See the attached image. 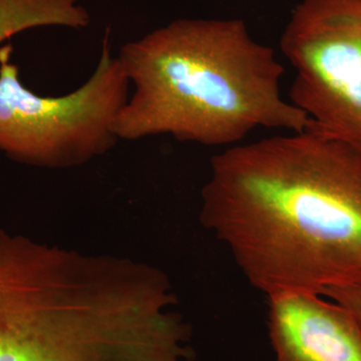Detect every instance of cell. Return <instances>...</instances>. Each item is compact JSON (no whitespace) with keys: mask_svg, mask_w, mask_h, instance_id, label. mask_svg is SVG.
<instances>
[{"mask_svg":"<svg viewBox=\"0 0 361 361\" xmlns=\"http://www.w3.org/2000/svg\"><path fill=\"white\" fill-rule=\"evenodd\" d=\"M200 220L270 297L361 282V152L310 125L211 160Z\"/></svg>","mask_w":361,"mask_h":361,"instance_id":"cell-1","label":"cell"},{"mask_svg":"<svg viewBox=\"0 0 361 361\" xmlns=\"http://www.w3.org/2000/svg\"><path fill=\"white\" fill-rule=\"evenodd\" d=\"M133 92L118 139L168 135L235 146L259 128L300 132L310 118L281 96L283 65L238 18H182L127 42L118 56Z\"/></svg>","mask_w":361,"mask_h":361,"instance_id":"cell-2","label":"cell"},{"mask_svg":"<svg viewBox=\"0 0 361 361\" xmlns=\"http://www.w3.org/2000/svg\"><path fill=\"white\" fill-rule=\"evenodd\" d=\"M13 47L0 49V151L14 161L47 169L84 165L118 141L116 120L130 96V82L103 40L96 70L78 89L44 97L21 82Z\"/></svg>","mask_w":361,"mask_h":361,"instance_id":"cell-3","label":"cell"},{"mask_svg":"<svg viewBox=\"0 0 361 361\" xmlns=\"http://www.w3.org/2000/svg\"><path fill=\"white\" fill-rule=\"evenodd\" d=\"M280 49L295 73L289 101L361 152V0H300Z\"/></svg>","mask_w":361,"mask_h":361,"instance_id":"cell-4","label":"cell"},{"mask_svg":"<svg viewBox=\"0 0 361 361\" xmlns=\"http://www.w3.org/2000/svg\"><path fill=\"white\" fill-rule=\"evenodd\" d=\"M274 361H361V329L344 306L322 294L267 297Z\"/></svg>","mask_w":361,"mask_h":361,"instance_id":"cell-5","label":"cell"},{"mask_svg":"<svg viewBox=\"0 0 361 361\" xmlns=\"http://www.w3.org/2000/svg\"><path fill=\"white\" fill-rule=\"evenodd\" d=\"M84 0H0V44L37 27L84 30L90 23Z\"/></svg>","mask_w":361,"mask_h":361,"instance_id":"cell-6","label":"cell"},{"mask_svg":"<svg viewBox=\"0 0 361 361\" xmlns=\"http://www.w3.org/2000/svg\"><path fill=\"white\" fill-rule=\"evenodd\" d=\"M322 295L344 306L355 317L361 329V282L329 289L323 292Z\"/></svg>","mask_w":361,"mask_h":361,"instance_id":"cell-7","label":"cell"}]
</instances>
